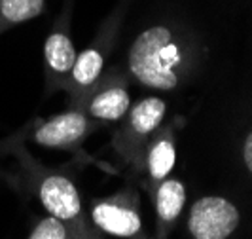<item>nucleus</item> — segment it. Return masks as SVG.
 Segmentation results:
<instances>
[{
	"label": "nucleus",
	"mask_w": 252,
	"mask_h": 239,
	"mask_svg": "<svg viewBox=\"0 0 252 239\" xmlns=\"http://www.w3.org/2000/svg\"><path fill=\"white\" fill-rule=\"evenodd\" d=\"M44 53H46V61L50 65V68L57 74H64L70 72L76 61V51L74 44L70 42V38L61 33H53L44 46Z\"/></svg>",
	"instance_id": "9"
},
{
	"label": "nucleus",
	"mask_w": 252,
	"mask_h": 239,
	"mask_svg": "<svg viewBox=\"0 0 252 239\" xmlns=\"http://www.w3.org/2000/svg\"><path fill=\"white\" fill-rule=\"evenodd\" d=\"M102 63L104 61H102L101 51L86 50L84 53H80L76 57L72 70H70L72 72V82L82 89L91 88L99 80V76H101Z\"/></svg>",
	"instance_id": "10"
},
{
	"label": "nucleus",
	"mask_w": 252,
	"mask_h": 239,
	"mask_svg": "<svg viewBox=\"0 0 252 239\" xmlns=\"http://www.w3.org/2000/svg\"><path fill=\"white\" fill-rule=\"evenodd\" d=\"M0 8L8 21L21 23L36 17L44 10V0H0Z\"/></svg>",
	"instance_id": "13"
},
{
	"label": "nucleus",
	"mask_w": 252,
	"mask_h": 239,
	"mask_svg": "<svg viewBox=\"0 0 252 239\" xmlns=\"http://www.w3.org/2000/svg\"><path fill=\"white\" fill-rule=\"evenodd\" d=\"M29 239H89V236L63 222V220L48 216V218L38 222L36 228L32 230V234L29 236Z\"/></svg>",
	"instance_id": "12"
},
{
	"label": "nucleus",
	"mask_w": 252,
	"mask_h": 239,
	"mask_svg": "<svg viewBox=\"0 0 252 239\" xmlns=\"http://www.w3.org/2000/svg\"><path fill=\"white\" fill-rule=\"evenodd\" d=\"M91 218L99 230L118 238H135L142 228V220L135 209L116 202L97 203Z\"/></svg>",
	"instance_id": "5"
},
{
	"label": "nucleus",
	"mask_w": 252,
	"mask_h": 239,
	"mask_svg": "<svg viewBox=\"0 0 252 239\" xmlns=\"http://www.w3.org/2000/svg\"><path fill=\"white\" fill-rule=\"evenodd\" d=\"M165 110H167V104L165 101H161L159 97H148V99H142L140 102H137L131 110L129 116V124L131 129L137 133V135H150L154 129H158L159 124L163 122Z\"/></svg>",
	"instance_id": "8"
},
{
	"label": "nucleus",
	"mask_w": 252,
	"mask_h": 239,
	"mask_svg": "<svg viewBox=\"0 0 252 239\" xmlns=\"http://www.w3.org/2000/svg\"><path fill=\"white\" fill-rule=\"evenodd\" d=\"M131 106L129 93L124 88H108L97 93L89 102V114L97 120L116 122L124 118Z\"/></svg>",
	"instance_id": "6"
},
{
	"label": "nucleus",
	"mask_w": 252,
	"mask_h": 239,
	"mask_svg": "<svg viewBox=\"0 0 252 239\" xmlns=\"http://www.w3.org/2000/svg\"><path fill=\"white\" fill-rule=\"evenodd\" d=\"M88 118L82 112H64L48 120L36 129L34 140L42 146H68L88 133Z\"/></svg>",
	"instance_id": "4"
},
{
	"label": "nucleus",
	"mask_w": 252,
	"mask_h": 239,
	"mask_svg": "<svg viewBox=\"0 0 252 239\" xmlns=\"http://www.w3.org/2000/svg\"><path fill=\"white\" fill-rule=\"evenodd\" d=\"M186 203V190L180 180H161L159 188L156 192V211L159 220L171 224L182 213Z\"/></svg>",
	"instance_id": "7"
},
{
	"label": "nucleus",
	"mask_w": 252,
	"mask_h": 239,
	"mask_svg": "<svg viewBox=\"0 0 252 239\" xmlns=\"http://www.w3.org/2000/svg\"><path fill=\"white\" fill-rule=\"evenodd\" d=\"M40 202L50 216L88 234V228L82 222V200L72 180L61 175L46 176L40 184Z\"/></svg>",
	"instance_id": "3"
},
{
	"label": "nucleus",
	"mask_w": 252,
	"mask_h": 239,
	"mask_svg": "<svg viewBox=\"0 0 252 239\" xmlns=\"http://www.w3.org/2000/svg\"><path fill=\"white\" fill-rule=\"evenodd\" d=\"M237 226V207L220 196L197 200L188 216V228L193 239H227Z\"/></svg>",
	"instance_id": "2"
},
{
	"label": "nucleus",
	"mask_w": 252,
	"mask_h": 239,
	"mask_svg": "<svg viewBox=\"0 0 252 239\" xmlns=\"http://www.w3.org/2000/svg\"><path fill=\"white\" fill-rule=\"evenodd\" d=\"M177 162V150L173 140L159 138L148 154V171L154 180H165Z\"/></svg>",
	"instance_id": "11"
},
{
	"label": "nucleus",
	"mask_w": 252,
	"mask_h": 239,
	"mask_svg": "<svg viewBox=\"0 0 252 239\" xmlns=\"http://www.w3.org/2000/svg\"><path fill=\"white\" fill-rule=\"evenodd\" d=\"M182 63L180 46L167 27H150L129 50V70L142 86L173 89L178 86L177 68Z\"/></svg>",
	"instance_id": "1"
},
{
	"label": "nucleus",
	"mask_w": 252,
	"mask_h": 239,
	"mask_svg": "<svg viewBox=\"0 0 252 239\" xmlns=\"http://www.w3.org/2000/svg\"><path fill=\"white\" fill-rule=\"evenodd\" d=\"M243 160H245L247 169L252 173V131L247 135V138H245V144H243Z\"/></svg>",
	"instance_id": "14"
}]
</instances>
